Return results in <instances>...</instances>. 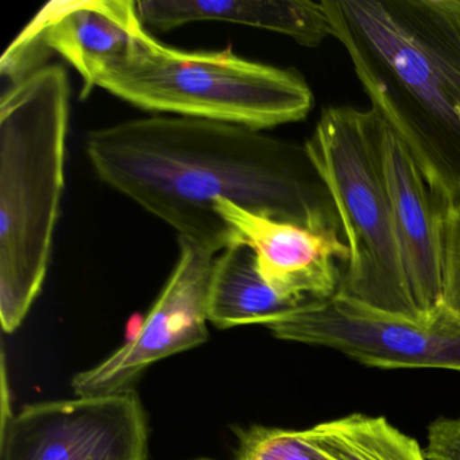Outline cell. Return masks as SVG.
Here are the masks:
<instances>
[{"label":"cell","instance_id":"6","mask_svg":"<svg viewBox=\"0 0 460 460\" xmlns=\"http://www.w3.org/2000/svg\"><path fill=\"white\" fill-rule=\"evenodd\" d=\"M266 328L279 341L335 349L368 367L460 373V322L444 305L433 322L420 323L336 295Z\"/></svg>","mask_w":460,"mask_h":460},{"label":"cell","instance_id":"3","mask_svg":"<svg viewBox=\"0 0 460 460\" xmlns=\"http://www.w3.org/2000/svg\"><path fill=\"white\" fill-rule=\"evenodd\" d=\"M71 88L42 66L0 102V322L20 328L41 293L66 185Z\"/></svg>","mask_w":460,"mask_h":460},{"label":"cell","instance_id":"10","mask_svg":"<svg viewBox=\"0 0 460 460\" xmlns=\"http://www.w3.org/2000/svg\"><path fill=\"white\" fill-rule=\"evenodd\" d=\"M382 165L411 300L422 323L443 309L444 220L449 206L382 120Z\"/></svg>","mask_w":460,"mask_h":460},{"label":"cell","instance_id":"12","mask_svg":"<svg viewBox=\"0 0 460 460\" xmlns=\"http://www.w3.org/2000/svg\"><path fill=\"white\" fill-rule=\"evenodd\" d=\"M145 28L173 31L192 22H227L284 34L304 47H317L331 34L322 2L311 0H141Z\"/></svg>","mask_w":460,"mask_h":460},{"label":"cell","instance_id":"4","mask_svg":"<svg viewBox=\"0 0 460 460\" xmlns=\"http://www.w3.org/2000/svg\"><path fill=\"white\" fill-rule=\"evenodd\" d=\"M82 82V98L101 88L145 111L260 131L300 122L314 104L296 69L247 60L231 49H173L147 31L125 55L93 64Z\"/></svg>","mask_w":460,"mask_h":460},{"label":"cell","instance_id":"18","mask_svg":"<svg viewBox=\"0 0 460 460\" xmlns=\"http://www.w3.org/2000/svg\"><path fill=\"white\" fill-rule=\"evenodd\" d=\"M190 460H214V459H209V457H196V459H190Z\"/></svg>","mask_w":460,"mask_h":460},{"label":"cell","instance_id":"9","mask_svg":"<svg viewBox=\"0 0 460 460\" xmlns=\"http://www.w3.org/2000/svg\"><path fill=\"white\" fill-rule=\"evenodd\" d=\"M146 31L130 0H55L21 31L0 60L13 84L39 69L48 50L87 75L93 64L125 55Z\"/></svg>","mask_w":460,"mask_h":460},{"label":"cell","instance_id":"16","mask_svg":"<svg viewBox=\"0 0 460 460\" xmlns=\"http://www.w3.org/2000/svg\"><path fill=\"white\" fill-rule=\"evenodd\" d=\"M443 305L460 322V201L444 220Z\"/></svg>","mask_w":460,"mask_h":460},{"label":"cell","instance_id":"1","mask_svg":"<svg viewBox=\"0 0 460 460\" xmlns=\"http://www.w3.org/2000/svg\"><path fill=\"white\" fill-rule=\"evenodd\" d=\"M85 155L104 184L214 254L235 243L217 212L219 199L260 217L341 233L305 145L263 131L155 115L90 131Z\"/></svg>","mask_w":460,"mask_h":460},{"label":"cell","instance_id":"13","mask_svg":"<svg viewBox=\"0 0 460 460\" xmlns=\"http://www.w3.org/2000/svg\"><path fill=\"white\" fill-rule=\"evenodd\" d=\"M306 304L277 293L261 276L254 252L246 244H231L215 257L207 311L209 323L219 330L247 324L266 327Z\"/></svg>","mask_w":460,"mask_h":460},{"label":"cell","instance_id":"8","mask_svg":"<svg viewBox=\"0 0 460 460\" xmlns=\"http://www.w3.org/2000/svg\"><path fill=\"white\" fill-rule=\"evenodd\" d=\"M176 265L137 332L110 357L72 379L76 395L134 390L142 374L160 360L200 346L208 339L209 277L217 254L180 238Z\"/></svg>","mask_w":460,"mask_h":460},{"label":"cell","instance_id":"17","mask_svg":"<svg viewBox=\"0 0 460 460\" xmlns=\"http://www.w3.org/2000/svg\"><path fill=\"white\" fill-rule=\"evenodd\" d=\"M427 460H460V417H438L427 430Z\"/></svg>","mask_w":460,"mask_h":460},{"label":"cell","instance_id":"15","mask_svg":"<svg viewBox=\"0 0 460 460\" xmlns=\"http://www.w3.org/2000/svg\"><path fill=\"white\" fill-rule=\"evenodd\" d=\"M234 460H327L303 430L252 425L236 429Z\"/></svg>","mask_w":460,"mask_h":460},{"label":"cell","instance_id":"14","mask_svg":"<svg viewBox=\"0 0 460 460\" xmlns=\"http://www.w3.org/2000/svg\"><path fill=\"white\" fill-rule=\"evenodd\" d=\"M303 433L327 460H427L419 441L384 416L347 414Z\"/></svg>","mask_w":460,"mask_h":460},{"label":"cell","instance_id":"5","mask_svg":"<svg viewBox=\"0 0 460 460\" xmlns=\"http://www.w3.org/2000/svg\"><path fill=\"white\" fill-rule=\"evenodd\" d=\"M381 128L373 109L328 107L305 149L335 204L349 250L338 295L422 323L395 234L382 165Z\"/></svg>","mask_w":460,"mask_h":460},{"label":"cell","instance_id":"11","mask_svg":"<svg viewBox=\"0 0 460 460\" xmlns=\"http://www.w3.org/2000/svg\"><path fill=\"white\" fill-rule=\"evenodd\" d=\"M217 212L230 226L235 243L254 252L262 279L284 297L311 303L332 298L341 288L339 262L346 265L349 246L341 231H317L252 214L226 199Z\"/></svg>","mask_w":460,"mask_h":460},{"label":"cell","instance_id":"2","mask_svg":"<svg viewBox=\"0 0 460 460\" xmlns=\"http://www.w3.org/2000/svg\"><path fill=\"white\" fill-rule=\"evenodd\" d=\"M371 109L460 201V0H322Z\"/></svg>","mask_w":460,"mask_h":460},{"label":"cell","instance_id":"7","mask_svg":"<svg viewBox=\"0 0 460 460\" xmlns=\"http://www.w3.org/2000/svg\"><path fill=\"white\" fill-rule=\"evenodd\" d=\"M136 389L29 403L2 420L0 460H149Z\"/></svg>","mask_w":460,"mask_h":460}]
</instances>
